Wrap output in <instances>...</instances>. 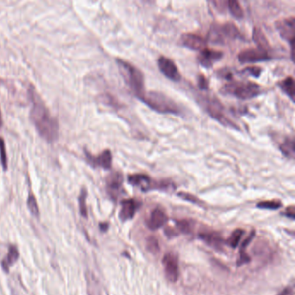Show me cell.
Returning <instances> with one entry per match:
<instances>
[{
    "label": "cell",
    "instance_id": "6da1fadb",
    "mask_svg": "<svg viewBox=\"0 0 295 295\" xmlns=\"http://www.w3.org/2000/svg\"><path fill=\"white\" fill-rule=\"evenodd\" d=\"M29 93L32 102L30 113L31 120L34 124L39 135L47 142L53 143L58 139L59 134L58 120L51 116L47 107L35 91L34 88L29 89Z\"/></svg>",
    "mask_w": 295,
    "mask_h": 295
},
{
    "label": "cell",
    "instance_id": "7a4b0ae2",
    "mask_svg": "<svg viewBox=\"0 0 295 295\" xmlns=\"http://www.w3.org/2000/svg\"><path fill=\"white\" fill-rule=\"evenodd\" d=\"M139 99L156 112L176 116L181 114V109L176 102L161 92L146 91Z\"/></svg>",
    "mask_w": 295,
    "mask_h": 295
},
{
    "label": "cell",
    "instance_id": "3957f363",
    "mask_svg": "<svg viewBox=\"0 0 295 295\" xmlns=\"http://www.w3.org/2000/svg\"><path fill=\"white\" fill-rule=\"evenodd\" d=\"M116 62L126 84L128 85L130 89L139 98V96H141L146 92L142 72L128 61H124L122 59L117 58Z\"/></svg>",
    "mask_w": 295,
    "mask_h": 295
},
{
    "label": "cell",
    "instance_id": "277c9868",
    "mask_svg": "<svg viewBox=\"0 0 295 295\" xmlns=\"http://www.w3.org/2000/svg\"><path fill=\"white\" fill-rule=\"evenodd\" d=\"M199 102L204 106L205 111L210 115L211 118L216 119L223 126L239 130V127L236 126V124H235L232 120H231L227 116L224 115V107L217 99L215 97L203 96V98L199 101Z\"/></svg>",
    "mask_w": 295,
    "mask_h": 295
},
{
    "label": "cell",
    "instance_id": "5b68a950",
    "mask_svg": "<svg viewBox=\"0 0 295 295\" xmlns=\"http://www.w3.org/2000/svg\"><path fill=\"white\" fill-rule=\"evenodd\" d=\"M222 92L241 100H248L261 94L260 86L253 82H233L225 85Z\"/></svg>",
    "mask_w": 295,
    "mask_h": 295
},
{
    "label": "cell",
    "instance_id": "8992f818",
    "mask_svg": "<svg viewBox=\"0 0 295 295\" xmlns=\"http://www.w3.org/2000/svg\"><path fill=\"white\" fill-rule=\"evenodd\" d=\"M241 38V33L238 28L232 23L224 24H213L211 26L208 38L214 44H224L227 39L234 40Z\"/></svg>",
    "mask_w": 295,
    "mask_h": 295
},
{
    "label": "cell",
    "instance_id": "52a82bcc",
    "mask_svg": "<svg viewBox=\"0 0 295 295\" xmlns=\"http://www.w3.org/2000/svg\"><path fill=\"white\" fill-rule=\"evenodd\" d=\"M128 182L130 184L138 187L142 191H147V190H153V189L167 190L170 187H172V183L166 182V181L154 183L153 180L151 179L150 177L145 175V174L130 175L128 176Z\"/></svg>",
    "mask_w": 295,
    "mask_h": 295
},
{
    "label": "cell",
    "instance_id": "ba28073f",
    "mask_svg": "<svg viewBox=\"0 0 295 295\" xmlns=\"http://www.w3.org/2000/svg\"><path fill=\"white\" fill-rule=\"evenodd\" d=\"M272 58L268 51H264L260 48H250L241 51L238 55V60L241 63H252V62H260V61L271 60Z\"/></svg>",
    "mask_w": 295,
    "mask_h": 295
},
{
    "label": "cell",
    "instance_id": "9c48e42d",
    "mask_svg": "<svg viewBox=\"0 0 295 295\" xmlns=\"http://www.w3.org/2000/svg\"><path fill=\"white\" fill-rule=\"evenodd\" d=\"M162 264L164 266L166 278L170 282H176L179 278V267L176 255L172 253L166 254L162 260Z\"/></svg>",
    "mask_w": 295,
    "mask_h": 295
},
{
    "label": "cell",
    "instance_id": "30bf717a",
    "mask_svg": "<svg viewBox=\"0 0 295 295\" xmlns=\"http://www.w3.org/2000/svg\"><path fill=\"white\" fill-rule=\"evenodd\" d=\"M276 28L283 39L289 42L291 45V50H294V43L295 38V17L282 19L276 23Z\"/></svg>",
    "mask_w": 295,
    "mask_h": 295
},
{
    "label": "cell",
    "instance_id": "8fae6325",
    "mask_svg": "<svg viewBox=\"0 0 295 295\" xmlns=\"http://www.w3.org/2000/svg\"><path fill=\"white\" fill-rule=\"evenodd\" d=\"M158 66L160 72L166 77L173 82H179L181 75L178 71V68L171 59L166 57H160L158 60Z\"/></svg>",
    "mask_w": 295,
    "mask_h": 295
},
{
    "label": "cell",
    "instance_id": "7c38bea8",
    "mask_svg": "<svg viewBox=\"0 0 295 295\" xmlns=\"http://www.w3.org/2000/svg\"><path fill=\"white\" fill-rule=\"evenodd\" d=\"M123 186V175L120 173L115 172L108 176L106 179V188L109 196L112 198H117L121 192Z\"/></svg>",
    "mask_w": 295,
    "mask_h": 295
},
{
    "label": "cell",
    "instance_id": "4fadbf2b",
    "mask_svg": "<svg viewBox=\"0 0 295 295\" xmlns=\"http://www.w3.org/2000/svg\"><path fill=\"white\" fill-rule=\"evenodd\" d=\"M86 160L93 167H101L105 170H109L112 166V154L109 150L103 151L98 156L91 155L88 152L85 153Z\"/></svg>",
    "mask_w": 295,
    "mask_h": 295
},
{
    "label": "cell",
    "instance_id": "5bb4252c",
    "mask_svg": "<svg viewBox=\"0 0 295 295\" xmlns=\"http://www.w3.org/2000/svg\"><path fill=\"white\" fill-rule=\"evenodd\" d=\"M181 42L183 46L194 51H202L206 48L207 45V41L204 38L192 33H185L182 35Z\"/></svg>",
    "mask_w": 295,
    "mask_h": 295
},
{
    "label": "cell",
    "instance_id": "9a60e30c",
    "mask_svg": "<svg viewBox=\"0 0 295 295\" xmlns=\"http://www.w3.org/2000/svg\"><path fill=\"white\" fill-rule=\"evenodd\" d=\"M223 52L219 51H214L205 48L200 51V55L198 57V61L204 68H211L216 61H219L223 58Z\"/></svg>",
    "mask_w": 295,
    "mask_h": 295
},
{
    "label": "cell",
    "instance_id": "2e32d148",
    "mask_svg": "<svg viewBox=\"0 0 295 295\" xmlns=\"http://www.w3.org/2000/svg\"><path fill=\"white\" fill-rule=\"evenodd\" d=\"M168 221L167 214L161 209L157 208L150 215L149 218L146 220V226L152 231H156L160 228L163 227Z\"/></svg>",
    "mask_w": 295,
    "mask_h": 295
},
{
    "label": "cell",
    "instance_id": "e0dca14e",
    "mask_svg": "<svg viewBox=\"0 0 295 295\" xmlns=\"http://www.w3.org/2000/svg\"><path fill=\"white\" fill-rule=\"evenodd\" d=\"M138 208V203L134 199H126L121 202V210L119 212V218L123 222L130 220L134 217Z\"/></svg>",
    "mask_w": 295,
    "mask_h": 295
},
{
    "label": "cell",
    "instance_id": "ac0fdd59",
    "mask_svg": "<svg viewBox=\"0 0 295 295\" xmlns=\"http://www.w3.org/2000/svg\"><path fill=\"white\" fill-rule=\"evenodd\" d=\"M200 238L208 245H210L212 248H217V249H220L223 242H224L223 238L221 237L216 232H209V233L201 234Z\"/></svg>",
    "mask_w": 295,
    "mask_h": 295
},
{
    "label": "cell",
    "instance_id": "d6986e66",
    "mask_svg": "<svg viewBox=\"0 0 295 295\" xmlns=\"http://www.w3.org/2000/svg\"><path fill=\"white\" fill-rule=\"evenodd\" d=\"M278 86L286 95L291 99L293 102H295V80L291 76H289L284 79L282 82L278 83Z\"/></svg>",
    "mask_w": 295,
    "mask_h": 295
},
{
    "label": "cell",
    "instance_id": "ffe728a7",
    "mask_svg": "<svg viewBox=\"0 0 295 295\" xmlns=\"http://www.w3.org/2000/svg\"><path fill=\"white\" fill-rule=\"evenodd\" d=\"M253 39L255 44H257L258 48L267 51L270 49V44L268 38H266L263 31H261L260 28L255 27L253 30Z\"/></svg>",
    "mask_w": 295,
    "mask_h": 295
},
{
    "label": "cell",
    "instance_id": "44dd1931",
    "mask_svg": "<svg viewBox=\"0 0 295 295\" xmlns=\"http://www.w3.org/2000/svg\"><path fill=\"white\" fill-rule=\"evenodd\" d=\"M18 257H19V252L17 250V248L14 246L10 247L6 257L4 258L2 261V266L4 271H9V268L17 261Z\"/></svg>",
    "mask_w": 295,
    "mask_h": 295
},
{
    "label": "cell",
    "instance_id": "7402d4cb",
    "mask_svg": "<svg viewBox=\"0 0 295 295\" xmlns=\"http://www.w3.org/2000/svg\"><path fill=\"white\" fill-rule=\"evenodd\" d=\"M282 153L290 159L295 158V140L294 139H287L280 146Z\"/></svg>",
    "mask_w": 295,
    "mask_h": 295
},
{
    "label": "cell",
    "instance_id": "603a6c76",
    "mask_svg": "<svg viewBox=\"0 0 295 295\" xmlns=\"http://www.w3.org/2000/svg\"><path fill=\"white\" fill-rule=\"evenodd\" d=\"M227 3L229 10L231 11V15L233 17L237 18V19L243 17V16H244L243 10H242L241 4L239 3V2L236 1V0H230V1H228Z\"/></svg>",
    "mask_w": 295,
    "mask_h": 295
},
{
    "label": "cell",
    "instance_id": "cb8c5ba5",
    "mask_svg": "<svg viewBox=\"0 0 295 295\" xmlns=\"http://www.w3.org/2000/svg\"><path fill=\"white\" fill-rule=\"evenodd\" d=\"M243 234H244V231L241 230V229H237V230L233 231L232 234L231 235V236L228 239L227 244L231 248H237Z\"/></svg>",
    "mask_w": 295,
    "mask_h": 295
},
{
    "label": "cell",
    "instance_id": "d4e9b609",
    "mask_svg": "<svg viewBox=\"0 0 295 295\" xmlns=\"http://www.w3.org/2000/svg\"><path fill=\"white\" fill-rule=\"evenodd\" d=\"M282 204L280 201L272 200V201H264V202H261L257 204V207L260 209H265V210H278L282 207Z\"/></svg>",
    "mask_w": 295,
    "mask_h": 295
},
{
    "label": "cell",
    "instance_id": "484cf974",
    "mask_svg": "<svg viewBox=\"0 0 295 295\" xmlns=\"http://www.w3.org/2000/svg\"><path fill=\"white\" fill-rule=\"evenodd\" d=\"M86 199H87V190L85 188L82 189L79 197V207L80 212L82 217H88V211H87V205H86Z\"/></svg>",
    "mask_w": 295,
    "mask_h": 295
},
{
    "label": "cell",
    "instance_id": "4316f807",
    "mask_svg": "<svg viewBox=\"0 0 295 295\" xmlns=\"http://www.w3.org/2000/svg\"><path fill=\"white\" fill-rule=\"evenodd\" d=\"M0 161H1L3 170L6 171L8 169L6 148H5V143L2 137H0Z\"/></svg>",
    "mask_w": 295,
    "mask_h": 295
},
{
    "label": "cell",
    "instance_id": "83f0119b",
    "mask_svg": "<svg viewBox=\"0 0 295 295\" xmlns=\"http://www.w3.org/2000/svg\"><path fill=\"white\" fill-rule=\"evenodd\" d=\"M27 206L29 211H31V213L35 217H38V215H39V209H38L36 197L32 194H31L28 197Z\"/></svg>",
    "mask_w": 295,
    "mask_h": 295
},
{
    "label": "cell",
    "instance_id": "f1b7e54d",
    "mask_svg": "<svg viewBox=\"0 0 295 295\" xmlns=\"http://www.w3.org/2000/svg\"><path fill=\"white\" fill-rule=\"evenodd\" d=\"M146 248L147 250L152 253V254H157L160 251V246H159V241L156 237L154 236H150L147 241H146Z\"/></svg>",
    "mask_w": 295,
    "mask_h": 295
},
{
    "label": "cell",
    "instance_id": "f546056e",
    "mask_svg": "<svg viewBox=\"0 0 295 295\" xmlns=\"http://www.w3.org/2000/svg\"><path fill=\"white\" fill-rule=\"evenodd\" d=\"M176 225L177 228L178 229V231H181L182 233H184V234H189L191 231V224L188 221H177Z\"/></svg>",
    "mask_w": 295,
    "mask_h": 295
},
{
    "label": "cell",
    "instance_id": "4dcf8cb0",
    "mask_svg": "<svg viewBox=\"0 0 295 295\" xmlns=\"http://www.w3.org/2000/svg\"><path fill=\"white\" fill-rule=\"evenodd\" d=\"M178 196L181 198L184 199V200L192 202V203H195V204H198L199 203V200L197 199V197L193 196V195H191V194L185 193V192H179Z\"/></svg>",
    "mask_w": 295,
    "mask_h": 295
},
{
    "label": "cell",
    "instance_id": "1f68e13d",
    "mask_svg": "<svg viewBox=\"0 0 295 295\" xmlns=\"http://www.w3.org/2000/svg\"><path fill=\"white\" fill-rule=\"evenodd\" d=\"M245 72H248L249 75H253L254 77H258L259 75H261V68H258V67H248V68H245Z\"/></svg>",
    "mask_w": 295,
    "mask_h": 295
},
{
    "label": "cell",
    "instance_id": "d6a6232c",
    "mask_svg": "<svg viewBox=\"0 0 295 295\" xmlns=\"http://www.w3.org/2000/svg\"><path fill=\"white\" fill-rule=\"evenodd\" d=\"M198 87L201 89H207L209 87V82H208L207 79L204 77V75H200L198 77Z\"/></svg>",
    "mask_w": 295,
    "mask_h": 295
},
{
    "label": "cell",
    "instance_id": "836d02e7",
    "mask_svg": "<svg viewBox=\"0 0 295 295\" xmlns=\"http://www.w3.org/2000/svg\"><path fill=\"white\" fill-rule=\"evenodd\" d=\"M286 216H287V217H290L291 219H295V206H290V207H289L288 209H287V211H286Z\"/></svg>",
    "mask_w": 295,
    "mask_h": 295
},
{
    "label": "cell",
    "instance_id": "e575fe53",
    "mask_svg": "<svg viewBox=\"0 0 295 295\" xmlns=\"http://www.w3.org/2000/svg\"><path fill=\"white\" fill-rule=\"evenodd\" d=\"M226 3L225 1H222V0H219V1H214L213 3L215 4V6L217 8V10H221V11H223L225 9V7L222 6V4H224V3Z\"/></svg>",
    "mask_w": 295,
    "mask_h": 295
},
{
    "label": "cell",
    "instance_id": "d590c367",
    "mask_svg": "<svg viewBox=\"0 0 295 295\" xmlns=\"http://www.w3.org/2000/svg\"><path fill=\"white\" fill-rule=\"evenodd\" d=\"M278 295H294V290H293L292 288L288 287V288L283 289Z\"/></svg>",
    "mask_w": 295,
    "mask_h": 295
},
{
    "label": "cell",
    "instance_id": "8d00e7d4",
    "mask_svg": "<svg viewBox=\"0 0 295 295\" xmlns=\"http://www.w3.org/2000/svg\"><path fill=\"white\" fill-rule=\"evenodd\" d=\"M2 115H1V111H0V127L2 126Z\"/></svg>",
    "mask_w": 295,
    "mask_h": 295
}]
</instances>
